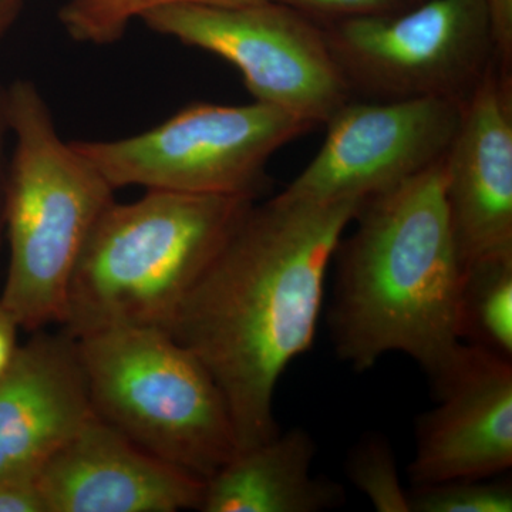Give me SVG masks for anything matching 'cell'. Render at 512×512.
I'll use <instances>...</instances> for the list:
<instances>
[{
	"label": "cell",
	"mask_w": 512,
	"mask_h": 512,
	"mask_svg": "<svg viewBox=\"0 0 512 512\" xmlns=\"http://www.w3.org/2000/svg\"><path fill=\"white\" fill-rule=\"evenodd\" d=\"M362 202H255L167 328L217 380L239 450L279 433L276 384L312 349L326 276Z\"/></svg>",
	"instance_id": "1"
},
{
	"label": "cell",
	"mask_w": 512,
	"mask_h": 512,
	"mask_svg": "<svg viewBox=\"0 0 512 512\" xmlns=\"http://www.w3.org/2000/svg\"><path fill=\"white\" fill-rule=\"evenodd\" d=\"M443 158L366 198L355 229L336 248L330 339L339 360L356 372L402 353L430 379L460 345L464 269L448 218Z\"/></svg>",
	"instance_id": "2"
},
{
	"label": "cell",
	"mask_w": 512,
	"mask_h": 512,
	"mask_svg": "<svg viewBox=\"0 0 512 512\" xmlns=\"http://www.w3.org/2000/svg\"><path fill=\"white\" fill-rule=\"evenodd\" d=\"M256 200L147 190L114 200L94 225L67 291L60 328L167 330Z\"/></svg>",
	"instance_id": "3"
},
{
	"label": "cell",
	"mask_w": 512,
	"mask_h": 512,
	"mask_svg": "<svg viewBox=\"0 0 512 512\" xmlns=\"http://www.w3.org/2000/svg\"><path fill=\"white\" fill-rule=\"evenodd\" d=\"M6 110L13 150L6 163L9 262L0 306L32 333L62 325L74 269L116 190L60 136L32 80L6 84Z\"/></svg>",
	"instance_id": "4"
},
{
	"label": "cell",
	"mask_w": 512,
	"mask_h": 512,
	"mask_svg": "<svg viewBox=\"0 0 512 512\" xmlns=\"http://www.w3.org/2000/svg\"><path fill=\"white\" fill-rule=\"evenodd\" d=\"M76 342L94 414L138 447L202 481L238 453L217 380L167 330H104Z\"/></svg>",
	"instance_id": "5"
},
{
	"label": "cell",
	"mask_w": 512,
	"mask_h": 512,
	"mask_svg": "<svg viewBox=\"0 0 512 512\" xmlns=\"http://www.w3.org/2000/svg\"><path fill=\"white\" fill-rule=\"evenodd\" d=\"M313 127L259 101L194 103L136 136L72 141L114 190L141 187L256 200L266 187L269 160Z\"/></svg>",
	"instance_id": "6"
},
{
	"label": "cell",
	"mask_w": 512,
	"mask_h": 512,
	"mask_svg": "<svg viewBox=\"0 0 512 512\" xmlns=\"http://www.w3.org/2000/svg\"><path fill=\"white\" fill-rule=\"evenodd\" d=\"M141 22L158 35L232 64L254 101L325 124L352 100L325 29L281 3L168 6Z\"/></svg>",
	"instance_id": "7"
},
{
	"label": "cell",
	"mask_w": 512,
	"mask_h": 512,
	"mask_svg": "<svg viewBox=\"0 0 512 512\" xmlns=\"http://www.w3.org/2000/svg\"><path fill=\"white\" fill-rule=\"evenodd\" d=\"M323 29L350 92L363 100L464 101L495 63L485 0H424Z\"/></svg>",
	"instance_id": "8"
},
{
	"label": "cell",
	"mask_w": 512,
	"mask_h": 512,
	"mask_svg": "<svg viewBox=\"0 0 512 512\" xmlns=\"http://www.w3.org/2000/svg\"><path fill=\"white\" fill-rule=\"evenodd\" d=\"M463 101L426 97L352 101L326 121V138L281 197L360 200L390 190L446 156Z\"/></svg>",
	"instance_id": "9"
},
{
	"label": "cell",
	"mask_w": 512,
	"mask_h": 512,
	"mask_svg": "<svg viewBox=\"0 0 512 512\" xmlns=\"http://www.w3.org/2000/svg\"><path fill=\"white\" fill-rule=\"evenodd\" d=\"M430 382L437 404L416 420L412 487L510 471L512 357L460 342Z\"/></svg>",
	"instance_id": "10"
},
{
	"label": "cell",
	"mask_w": 512,
	"mask_h": 512,
	"mask_svg": "<svg viewBox=\"0 0 512 512\" xmlns=\"http://www.w3.org/2000/svg\"><path fill=\"white\" fill-rule=\"evenodd\" d=\"M443 161L448 218L463 269L512 254V74L497 63L463 101Z\"/></svg>",
	"instance_id": "11"
},
{
	"label": "cell",
	"mask_w": 512,
	"mask_h": 512,
	"mask_svg": "<svg viewBox=\"0 0 512 512\" xmlns=\"http://www.w3.org/2000/svg\"><path fill=\"white\" fill-rule=\"evenodd\" d=\"M37 478L47 512L198 510L205 484L138 447L94 413Z\"/></svg>",
	"instance_id": "12"
},
{
	"label": "cell",
	"mask_w": 512,
	"mask_h": 512,
	"mask_svg": "<svg viewBox=\"0 0 512 512\" xmlns=\"http://www.w3.org/2000/svg\"><path fill=\"white\" fill-rule=\"evenodd\" d=\"M93 413L76 339L32 332L0 375V481L39 473Z\"/></svg>",
	"instance_id": "13"
},
{
	"label": "cell",
	"mask_w": 512,
	"mask_h": 512,
	"mask_svg": "<svg viewBox=\"0 0 512 512\" xmlns=\"http://www.w3.org/2000/svg\"><path fill=\"white\" fill-rule=\"evenodd\" d=\"M315 440L295 427L239 450L204 484L198 511L320 512L345 503L342 485L313 476Z\"/></svg>",
	"instance_id": "14"
},
{
	"label": "cell",
	"mask_w": 512,
	"mask_h": 512,
	"mask_svg": "<svg viewBox=\"0 0 512 512\" xmlns=\"http://www.w3.org/2000/svg\"><path fill=\"white\" fill-rule=\"evenodd\" d=\"M457 336L460 342L512 357V254L464 269Z\"/></svg>",
	"instance_id": "15"
},
{
	"label": "cell",
	"mask_w": 512,
	"mask_h": 512,
	"mask_svg": "<svg viewBox=\"0 0 512 512\" xmlns=\"http://www.w3.org/2000/svg\"><path fill=\"white\" fill-rule=\"evenodd\" d=\"M258 2L262 0H66L59 20L74 42L107 46L119 42L131 23L157 9L180 5L234 8Z\"/></svg>",
	"instance_id": "16"
},
{
	"label": "cell",
	"mask_w": 512,
	"mask_h": 512,
	"mask_svg": "<svg viewBox=\"0 0 512 512\" xmlns=\"http://www.w3.org/2000/svg\"><path fill=\"white\" fill-rule=\"evenodd\" d=\"M346 476L379 512H410L409 491L404 490L396 453L382 433H367L350 448Z\"/></svg>",
	"instance_id": "17"
},
{
	"label": "cell",
	"mask_w": 512,
	"mask_h": 512,
	"mask_svg": "<svg viewBox=\"0 0 512 512\" xmlns=\"http://www.w3.org/2000/svg\"><path fill=\"white\" fill-rule=\"evenodd\" d=\"M494 478H460L412 487L410 512H511V481Z\"/></svg>",
	"instance_id": "18"
},
{
	"label": "cell",
	"mask_w": 512,
	"mask_h": 512,
	"mask_svg": "<svg viewBox=\"0 0 512 512\" xmlns=\"http://www.w3.org/2000/svg\"><path fill=\"white\" fill-rule=\"evenodd\" d=\"M281 3L320 26L343 20L376 18L412 9L424 0H271Z\"/></svg>",
	"instance_id": "19"
},
{
	"label": "cell",
	"mask_w": 512,
	"mask_h": 512,
	"mask_svg": "<svg viewBox=\"0 0 512 512\" xmlns=\"http://www.w3.org/2000/svg\"><path fill=\"white\" fill-rule=\"evenodd\" d=\"M39 473L0 481V512H47Z\"/></svg>",
	"instance_id": "20"
},
{
	"label": "cell",
	"mask_w": 512,
	"mask_h": 512,
	"mask_svg": "<svg viewBox=\"0 0 512 512\" xmlns=\"http://www.w3.org/2000/svg\"><path fill=\"white\" fill-rule=\"evenodd\" d=\"M495 62L512 74V0H485Z\"/></svg>",
	"instance_id": "21"
},
{
	"label": "cell",
	"mask_w": 512,
	"mask_h": 512,
	"mask_svg": "<svg viewBox=\"0 0 512 512\" xmlns=\"http://www.w3.org/2000/svg\"><path fill=\"white\" fill-rule=\"evenodd\" d=\"M9 138L8 110H6V84L0 82V248L5 237V175L6 140Z\"/></svg>",
	"instance_id": "22"
},
{
	"label": "cell",
	"mask_w": 512,
	"mask_h": 512,
	"mask_svg": "<svg viewBox=\"0 0 512 512\" xmlns=\"http://www.w3.org/2000/svg\"><path fill=\"white\" fill-rule=\"evenodd\" d=\"M18 325L13 322L5 309L0 306V375L9 365L13 353L18 349Z\"/></svg>",
	"instance_id": "23"
},
{
	"label": "cell",
	"mask_w": 512,
	"mask_h": 512,
	"mask_svg": "<svg viewBox=\"0 0 512 512\" xmlns=\"http://www.w3.org/2000/svg\"><path fill=\"white\" fill-rule=\"evenodd\" d=\"M28 0H0V45L22 16Z\"/></svg>",
	"instance_id": "24"
}]
</instances>
